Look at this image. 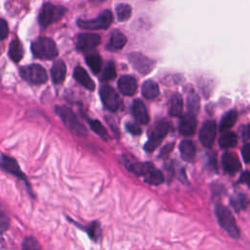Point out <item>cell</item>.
<instances>
[{"label":"cell","instance_id":"6da1fadb","mask_svg":"<svg viewBox=\"0 0 250 250\" xmlns=\"http://www.w3.org/2000/svg\"><path fill=\"white\" fill-rule=\"evenodd\" d=\"M127 168L139 177H143L144 181L149 185H160L164 181L163 174L150 162L131 163L127 162Z\"/></svg>","mask_w":250,"mask_h":250},{"label":"cell","instance_id":"7a4b0ae2","mask_svg":"<svg viewBox=\"0 0 250 250\" xmlns=\"http://www.w3.org/2000/svg\"><path fill=\"white\" fill-rule=\"evenodd\" d=\"M31 51L36 58L51 60L58 56L57 46L51 38L39 37L31 44Z\"/></svg>","mask_w":250,"mask_h":250},{"label":"cell","instance_id":"3957f363","mask_svg":"<svg viewBox=\"0 0 250 250\" xmlns=\"http://www.w3.org/2000/svg\"><path fill=\"white\" fill-rule=\"evenodd\" d=\"M215 214L221 227L233 238L239 237V229L236 226L235 220L231 212L224 205L217 204L215 207Z\"/></svg>","mask_w":250,"mask_h":250},{"label":"cell","instance_id":"277c9868","mask_svg":"<svg viewBox=\"0 0 250 250\" xmlns=\"http://www.w3.org/2000/svg\"><path fill=\"white\" fill-rule=\"evenodd\" d=\"M56 111L58 115L62 118L64 125L70 130L73 134L77 136H84L86 135V129L84 125L79 121V119L76 117L74 112L66 107V106H57Z\"/></svg>","mask_w":250,"mask_h":250},{"label":"cell","instance_id":"5b68a950","mask_svg":"<svg viewBox=\"0 0 250 250\" xmlns=\"http://www.w3.org/2000/svg\"><path fill=\"white\" fill-rule=\"evenodd\" d=\"M66 9L62 6H55L51 3H47L41 9L38 17L39 23L42 26H48L49 24L59 21L65 14Z\"/></svg>","mask_w":250,"mask_h":250},{"label":"cell","instance_id":"8992f818","mask_svg":"<svg viewBox=\"0 0 250 250\" xmlns=\"http://www.w3.org/2000/svg\"><path fill=\"white\" fill-rule=\"evenodd\" d=\"M170 129V124L166 121L158 122L149 134V138L145 145V149L147 152L153 151L162 142Z\"/></svg>","mask_w":250,"mask_h":250},{"label":"cell","instance_id":"52a82bcc","mask_svg":"<svg viewBox=\"0 0 250 250\" xmlns=\"http://www.w3.org/2000/svg\"><path fill=\"white\" fill-rule=\"evenodd\" d=\"M20 73L24 80L32 84H42L48 79L46 70L40 64L24 65L20 69Z\"/></svg>","mask_w":250,"mask_h":250},{"label":"cell","instance_id":"ba28073f","mask_svg":"<svg viewBox=\"0 0 250 250\" xmlns=\"http://www.w3.org/2000/svg\"><path fill=\"white\" fill-rule=\"evenodd\" d=\"M112 22V14L109 10L103 11L98 18L94 20H79L77 21V24L81 28L85 29H102V28H107Z\"/></svg>","mask_w":250,"mask_h":250},{"label":"cell","instance_id":"9c48e42d","mask_svg":"<svg viewBox=\"0 0 250 250\" xmlns=\"http://www.w3.org/2000/svg\"><path fill=\"white\" fill-rule=\"evenodd\" d=\"M129 62L130 63L133 65V67L140 73L142 74H147L148 72H150L153 67H154V61H152L151 59L147 58L146 56L138 53V52H134L131 53L128 56Z\"/></svg>","mask_w":250,"mask_h":250},{"label":"cell","instance_id":"30bf717a","mask_svg":"<svg viewBox=\"0 0 250 250\" xmlns=\"http://www.w3.org/2000/svg\"><path fill=\"white\" fill-rule=\"evenodd\" d=\"M100 95L103 104L108 110L115 111L119 107L121 101L118 94L112 87L108 85L102 86L100 90Z\"/></svg>","mask_w":250,"mask_h":250},{"label":"cell","instance_id":"8fae6325","mask_svg":"<svg viewBox=\"0 0 250 250\" xmlns=\"http://www.w3.org/2000/svg\"><path fill=\"white\" fill-rule=\"evenodd\" d=\"M216 134H217L216 122L214 120H207L202 124L199 130V134H198L199 141L204 146L210 147L215 141Z\"/></svg>","mask_w":250,"mask_h":250},{"label":"cell","instance_id":"7c38bea8","mask_svg":"<svg viewBox=\"0 0 250 250\" xmlns=\"http://www.w3.org/2000/svg\"><path fill=\"white\" fill-rule=\"evenodd\" d=\"M101 43V36L96 33L79 34L76 40V48L80 52H87L95 49Z\"/></svg>","mask_w":250,"mask_h":250},{"label":"cell","instance_id":"4fadbf2b","mask_svg":"<svg viewBox=\"0 0 250 250\" xmlns=\"http://www.w3.org/2000/svg\"><path fill=\"white\" fill-rule=\"evenodd\" d=\"M0 167L4 171L20 178L21 180H22L24 182H27L25 175L22 173V171L21 170L18 162L14 158H11L7 155H2L1 160H0Z\"/></svg>","mask_w":250,"mask_h":250},{"label":"cell","instance_id":"5bb4252c","mask_svg":"<svg viewBox=\"0 0 250 250\" xmlns=\"http://www.w3.org/2000/svg\"><path fill=\"white\" fill-rule=\"evenodd\" d=\"M222 166L224 171L229 175H233L241 169V163L238 157L232 152H225L223 154Z\"/></svg>","mask_w":250,"mask_h":250},{"label":"cell","instance_id":"9a60e30c","mask_svg":"<svg viewBox=\"0 0 250 250\" xmlns=\"http://www.w3.org/2000/svg\"><path fill=\"white\" fill-rule=\"evenodd\" d=\"M196 126H197L196 118L192 114L188 113L181 118V121L179 124V131L182 135L186 137H189L195 133Z\"/></svg>","mask_w":250,"mask_h":250},{"label":"cell","instance_id":"2e32d148","mask_svg":"<svg viewBox=\"0 0 250 250\" xmlns=\"http://www.w3.org/2000/svg\"><path fill=\"white\" fill-rule=\"evenodd\" d=\"M137 81L130 75L122 76L118 81L119 91L125 96H132L137 92Z\"/></svg>","mask_w":250,"mask_h":250},{"label":"cell","instance_id":"e0dca14e","mask_svg":"<svg viewBox=\"0 0 250 250\" xmlns=\"http://www.w3.org/2000/svg\"><path fill=\"white\" fill-rule=\"evenodd\" d=\"M73 76L75 78V80L77 82H79L83 87H85L86 89L93 91L95 89V83L93 82V80L90 78V76L88 75L87 71L81 67L80 65H77L74 70H73Z\"/></svg>","mask_w":250,"mask_h":250},{"label":"cell","instance_id":"ac0fdd59","mask_svg":"<svg viewBox=\"0 0 250 250\" xmlns=\"http://www.w3.org/2000/svg\"><path fill=\"white\" fill-rule=\"evenodd\" d=\"M132 112L138 122L146 124L149 121V116L145 104L141 100H135L132 105Z\"/></svg>","mask_w":250,"mask_h":250},{"label":"cell","instance_id":"d6986e66","mask_svg":"<svg viewBox=\"0 0 250 250\" xmlns=\"http://www.w3.org/2000/svg\"><path fill=\"white\" fill-rule=\"evenodd\" d=\"M180 152L182 158L187 162H192L195 156V145L190 140H184L180 144Z\"/></svg>","mask_w":250,"mask_h":250},{"label":"cell","instance_id":"ffe728a7","mask_svg":"<svg viewBox=\"0 0 250 250\" xmlns=\"http://www.w3.org/2000/svg\"><path fill=\"white\" fill-rule=\"evenodd\" d=\"M65 74H66L65 63L62 60L55 61L51 69V76H52L53 82L62 83L64 80Z\"/></svg>","mask_w":250,"mask_h":250},{"label":"cell","instance_id":"44dd1931","mask_svg":"<svg viewBox=\"0 0 250 250\" xmlns=\"http://www.w3.org/2000/svg\"><path fill=\"white\" fill-rule=\"evenodd\" d=\"M126 41H127L126 36L122 32L115 30L110 35V38L106 45V49L109 51H116V50L122 49L125 46Z\"/></svg>","mask_w":250,"mask_h":250},{"label":"cell","instance_id":"7402d4cb","mask_svg":"<svg viewBox=\"0 0 250 250\" xmlns=\"http://www.w3.org/2000/svg\"><path fill=\"white\" fill-rule=\"evenodd\" d=\"M236 120H237V111L235 109L229 110L223 116L219 125V130L221 132H227L229 129H230L234 125Z\"/></svg>","mask_w":250,"mask_h":250},{"label":"cell","instance_id":"603a6c76","mask_svg":"<svg viewBox=\"0 0 250 250\" xmlns=\"http://www.w3.org/2000/svg\"><path fill=\"white\" fill-rule=\"evenodd\" d=\"M142 94L146 99H154L159 95V88L153 80H146L142 86Z\"/></svg>","mask_w":250,"mask_h":250},{"label":"cell","instance_id":"cb8c5ba5","mask_svg":"<svg viewBox=\"0 0 250 250\" xmlns=\"http://www.w3.org/2000/svg\"><path fill=\"white\" fill-rule=\"evenodd\" d=\"M9 57L11 58L12 61L14 62H20L22 59L23 56V47L21 43L20 40L15 39L11 42L10 47H9Z\"/></svg>","mask_w":250,"mask_h":250},{"label":"cell","instance_id":"d4e9b609","mask_svg":"<svg viewBox=\"0 0 250 250\" xmlns=\"http://www.w3.org/2000/svg\"><path fill=\"white\" fill-rule=\"evenodd\" d=\"M183 112V99L181 95L174 94L170 101L169 113L173 116H179Z\"/></svg>","mask_w":250,"mask_h":250},{"label":"cell","instance_id":"484cf974","mask_svg":"<svg viewBox=\"0 0 250 250\" xmlns=\"http://www.w3.org/2000/svg\"><path fill=\"white\" fill-rule=\"evenodd\" d=\"M237 144V136L233 132H226L219 139V145L222 148H229Z\"/></svg>","mask_w":250,"mask_h":250},{"label":"cell","instance_id":"4316f807","mask_svg":"<svg viewBox=\"0 0 250 250\" xmlns=\"http://www.w3.org/2000/svg\"><path fill=\"white\" fill-rule=\"evenodd\" d=\"M86 63L90 66L94 73H99L102 69V59L98 54H90L86 57Z\"/></svg>","mask_w":250,"mask_h":250},{"label":"cell","instance_id":"83f0119b","mask_svg":"<svg viewBox=\"0 0 250 250\" xmlns=\"http://www.w3.org/2000/svg\"><path fill=\"white\" fill-rule=\"evenodd\" d=\"M115 12H116L117 19L120 21H127L131 17L132 8L128 4H119V5H117Z\"/></svg>","mask_w":250,"mask_h":250},{"label":"cell","instance_id":"f1b7e54d","mask_svg":"<svg viewBox=\"0 0 250 250\" xmlns=\"http://www.w3.org/2000/svg\"><path fill=\"white\" fill-rule=\"evenodd\" d=\"M84 229L87 231L88 235L90 236V238L92 240L98 241V239L101 236V227H100V223L99 222H97V221L92 222L87 227H84Z\"/></svg>","mask_w":250,"mask_h":250},{"label":"cell","instance_id":"f546056e","mask_svg":"<svg viewBox=\"0 0 250 250\" xmlns=\"http://www.w3.org/2000/svg\"><path fill=\"white\" fill-rule=\"evenodd\" d=\"M21 250H42V248L33 236H26L21 243Z\"/></svg>","mask_w":250,"mask_h":250},{"label":"cell","instance_id":"4dcf8cb0","mask_svg":"<svg viewBox=\"0 0 250 250\" xmlns=\"http://www.w3.org/2000/svg\"><path fill=\"white\" fill-rule=\"evenodd\" d=\"M116 76V70L113 62H109L106 63L105 67L104 68L103 74H102V80L104 81H108L113 79Z\"/></svg>","mask_w":250,"mask_h":250},{"label":"cell","instance_id":"1f68e13d","mask_svg":"<svg viewBox=\"0 0 250 250\" xmlns=\"http://www.w3.org/2000/svg\"><path fill=\"white\" fill-rule=\"evenodd\" d=\"M90 126H91L92 130L96 134H98L100 137H102L103 139H107L108 138L106 130L104 129V127L103 126V124L99 120H92V121H90Z\"/></svg>","mask_w":250,"mask_h":250},{"label":"cell","instance_id":"d6a6232c","mask_svg":"<svg viewBox=\"0 0 250 250\" xmlns=\"http://www.w3.org/2000/svg\"><path fill=\"white\" fill-rule=\"evenodd\" d=\"M230 203L232 205L233 208H235L237 211L241 210L245 207L246 204V200H245V196L243 194H237L236 196H233L230 200Z\"/></svg>","mask_w":250,"mask_h":250},{"label":"cell","instance_id":"836d02e7","mask_svg":"<svg viewBox=\"0 0 250 250\" xmlns=\"http://www.w3.org/2000/svg\"><path fill=\"white\" fill-rule=\"evenodd\" d=\"M188 106L189 108V110H197L198 106H199V102H198V97L196 94H191L188 97Z\"/></svg>","mask_w":250,"mask_h":250},{"label":"cell","instance_id":"e575fe53","mask_svg":"<svg viewBox=\"0 0 250 250\" xmlns=\"http://www.w3.org/2000/svg\"><path fill=\"white\" fill-rule=\"evenodd\" d=\"M9 33V27H8V23L5 20L0 19V41L4 40Z\"/></svg>","mask_w":250,"mask_h":250},{"label":"cell","instance_id":"d590c367","mask_svg":"<svg viewBox=\"0 0 250 250\" xmlns=\"http://www.w3.org/2000/svg\"><path fill=\"white\" fill-rule=\"evenodd\" d=\"M126 129L132 135H140L142 133V129H141V127L137 123H133V122L127 123L126 124Z\"/></svg>","mask_w":250,"mask_h":250},{"label":"cell","instance_id":"8d00e7d4","mask_svg":"<svg viewBox=\"0 0 250 250\" xmlns=\"http://www.w3.org/2000/svg\"><path fill=\"white\" fill-rule=\"evenodd\" d=\"M240 134L244 141H250V124L241 126Z\"/></svg>","mask_w":250,"mask_h":250},{"label":"cell","instance_id":"74e56055","mask_svg":"<svg viewBox=\"0 0 250 250\" xmlns=\"http://www.w3.org/2000/svg\"><path fill=\"white\" fill-rule=\"evenodd\" d=\"M241 153L245 162L250 163V143L246 144L241 148Z\"/></svg>","mask_w":250,"mask_h":250},{"label":"cell","instance_id":"f35d334b","mask_svg":"<svg viewBox=\"0 0 250 250\" xmlns=\"http://www.w3.org/2000/svg\"><path fill=\"white\" fill-rule=\"evenodd\" d=\"M9 221L8 218L5 216V214L0 210V230L3 231L8 228Z\"/></svg>","mask_w":250,"mask_h":250},{"label":"cell","instance_id":"ab89813d","mask_svg":"<svg viewBox=\"0 0 250 250\" xmlns=\"http://www.w3.org/2000/svg\"><path fill=\"white\" fill-rule=\"evenodd\" d=\"M238 183H242V184H246L247 186L250 187V172L249 171H245L243 172L238 180Z\"/></svg>","mask_w":250,"mask_h":250},{"label":"cell","instance_id":"60d3db41","mask_svg":"<svg viewBox=\"0 0 250 250\" xmlns=\"http://www.w3.org/2000/svg\"><path fill=\"white\" fill-rule=\"evenodd\" d=\"M173 147H174V144H173V143H172V144H168V145H166V146H163V148L161 149L159 156H160V157L167 156V155L172 151Z\"/></svg>","mask_w":250,"mask_h":250},{"label":"cell","instance_id":"b9f144b4","mask_svg":"<svg viewBox=\"0 0 250 250\" xmlns=\"http://www.w3.org/2000/svg\"><path fill=\"white\" fill-rule=\"evenodd\" d=\"M89 1L92 2V3H102V2H104L106 0H89Z\"/></svg>","mask_w":250,"mask_h":250}]
</instances>
